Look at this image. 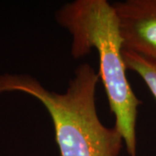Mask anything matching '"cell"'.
Here are the masks:
<instances>
[{"label":"cell","mask_w":156,"mask_h":156,"mask_svg":"<svg viewBox=\"0 0 156 156\" xmlns=\"http://www.w3.org/2000/svg\"><path fill=\"white\" fill-rule=\"evenodd\" d=\"M57 23L71 36V55L78 59L95 49L99 75L129 156H137L136 122L141 101L128 83L122 39L115 9L107 0H75L56 11Z\"/></svg>","instance_id":"1"},{"label":"cell","mask_w":156,"mask_h":156,"mask_svg":"<svg viewBox=\"0 0 156 156\" xmlns=\"http://www.w3.org/2000/svg\"><path fill=\"white\" fill-rule=\"evenodd\" d=\"M99 72L89 63L78 66L62 93L45 88L28 74H0V94L22 92L49 112L61 156H119L124 145L115 127L101 122L95 104Z\"/></svg>","instance_id":"2"},{"label":"cell","mask_w":156,"mask_h":156,"mask_svg":"<svg viewBox=\"0 0 156 156\" xmlns=\"http://www.w3.org/2000/svg\"><path fill=\"white\" fill-rule=\"evenodd\" d=\"M119 22L123 50L156 62V0L112 4Z\"/></svg>","instance_id":"3"},{"label":"cell","mask_w":156,"mask_h":156,"mask_svg":"<svg viewBox=\"0 0 156 156\" xmlns=\"http://www.w3.org/2000/svg\"><path fill=\"white\" fill-rule=\"evenodd\" d=\"M122 54L126 68L140 76L156 99V62L128 50H123Z\"/></svg>","instance_id":"4"}]
</instances>
